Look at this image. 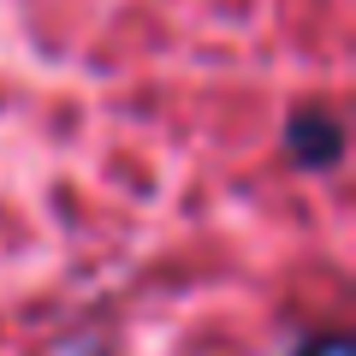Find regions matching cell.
Instances as JSON below:
<instances>
[{
  "label": "cell",
  "instance_id": "cell-1",
  "mask_svg": "<svg viewBox=\"0 0 356 356\" xmlns=\"http://www.w3.org/2000/svg\"><path fill=\"white\" fill-rule=\"evenodd\" d=\"M339 0H0V356H350Z\"/></svg>",
  "mask_w": 356,
  "mask_h": 356
}]
</instances>
